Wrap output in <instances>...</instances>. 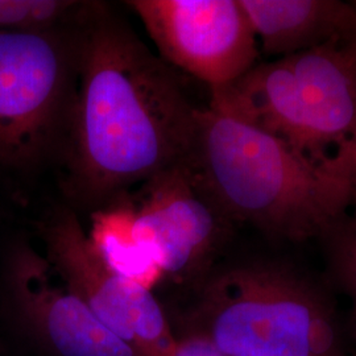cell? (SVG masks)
<instances>
[{
	"instance_id": "6da1fadb",
	"label": "cell",
	"mask_w": 356,
	"mask_h": 356,
	"mask_svg": "<svg viewBox=\"0 0 356 356\" xmlns=\"http://www.w3.org/2000/svg\"><path fill=\"white\" fill-rule=\"evenodd\" d=\"M78 79L61 189L95 210L188 160L198 108L169 65L119 15L88 1L76 26Z\"/></svg>"
},
{
	"instance_id": "7a4b0ae2",
	"label": "cell",
	"mask_w": 356,
	"mask_h": 356,
	"mask_svg": "<svg viewBox=\"0 0 356 356\" xmlns=\"http://www.w3.org/2000/svg\"><path fill=\"white\" fill-rule=\"evenodd\" d=\"M186 161L232 225H251L270 239H322L351 209L354 154L316 163L211 106L198 108Z\"/></svg>"
},
{
	"instance_id": "3957f363",
	"label": "cell",
	"mask_w": 356,
	"mask_h": 356,
	"mask_svg": "<svg viewBox=\"0 0 356 356\" xmlns=\"http://www.w3.org/2000/svg\"><path fill=\"white\" fill-rule=\"evenodd\" d=\"M188 329L229 356H342L329 297L275 260L216 267L197 288Z\"/></svg>"
},
{
	"instance_id": "277c9868",
	"label": "cell",
	"mask_w": 356,
	"mask_h": 356,
	"mask_svg": "<svg viewBox=\"0 0 356 356\" xmlns=\"http://www.w3.org/2000/svg\"><path fill=\"white\" fill-rule=\"evenodd\" d=\"M209 106L279 138L316 163L354 154L356 38L257 63Z\"/></svg>"
},
{
	"instance_id": "5b68a950",
	"label": "cell",
	"mask_w": 356,
	"mask_h": 356,
	"mask_svg": "<svg viewBox=\"0 0 356 356\" xmlns=\"http://www.w3.org/2000/svg\"><path fill=\"white\" fill-rule=\"evenodd\" d=\"M76 22L0 32V179L26 181L60 165L76 101Z\"/></svg>"
},
{
	"instance_id": "8992f818",
	"label": "cell",
	"mask_w": 356,
	"mask_h": 356,
	"mask_svg": "<svg viewBox=\"0 0 356 356\" xmlns=\"http://www.w3.org/2000/svg\"><path fill=\"white\" fill-rule=\"evenodd\" d=\"M42 254L65 285L139 356H172L177 335L159 300L107 267L76 210L58 204L40 225Z\"/></svg>"
},
{
	"instance_id": "52a82bcc",
	"label": "cell",
	"mask_w": 356,
	"mask_h": 356,
	"mask_svg": "<svg viewBox=\"0 0 356 356\" xmlns=\"http://www.w3.org/2000/svg\"><path fill=\"white\" fill-rule=\"evenodd\" d=\"M136 227L164 279L197 288L216 267L232 223L206 195L188 161L131 191Z\"/></svg>"
},
{
	"instance_id": "ba28073f",
	"label": "cell",
	"mask_w": 356,
	"mask_h": 356,
	"mask_svg": "<svg viewBox=\"0 0 356 356\" xmlns=\"http://www.w3.org/2000/svg\"><path fill=\"white\" fill-rule=\"evenodd\" d=\"M170 67L222 89L257 64L259 44L239 0H132Z\"/></svg>"
},
{
	"instance_id": "9c48e42d",
	"label": "cell",
	"mask_w": 356,
	"mask_h": 356,
	"mask_svg": "<svg viewBox=\"0 0 356 356\" xmlns=\"http://www.w3.org/2000/svg\"><path fill=\"white\" fill-rule=\"evenodd\" d=\"M7 313L53 356H139L97 318L28 242L8 250L1 272Z\"/></svg>"
},
{
	"instance_id": "30bf717a",
	"label": "cell",
	"mask_w": 356,
	"mask_h": 356,
	"mask_svg": "<svg viewBox=\"0 0 356 356\" xmlns=\"http://www.w3.org/2000/svg\"><path fill=\"white\" fill-rule=\"evenodd\" d=\"M261 51L286 57L356 38L354 3L341 0H239Z\"/></svg>"
},
{
	"instance_id": "8fae6325",
	"label": "cell",
	"mask_w": 356,
	"mask_h": 356,
	"mask_svg": "<svg viewBox=\"0 0 356 356\" xmlns=\"http://www.w3.org/2000/svg\"><path fill=\"white\" fill-rule=\"evenodd\" d=\"M94 251L116 275L152 291L164 280L136 227V211L131 191H123L91 211L86 231Z\"/></svg>"
},
{
	"instance_id": "7c38bea8",
	"label": "cell",
	"mask_w": 356,
	"mask_h": 356,
	"mask_svg": "<svg viewBox=\"0 0 356 356\" xmlns=\"http://www.w3.org/2000/svg\"><path fill=\"white\" fill-rule=\"evenodd\" d=\"M88 1L0 0V32H45L73 26Z\"/></svg>"
},
{
	"instance_id": "4fadbf2b",
	"label": "cell",
	"mask_w": 356,
	"mask_h": 356,
	"mask_svg": "<svg viewBox=\"0 0 356 356\" xmlns=\"http://www.w3.org/2000/svg\"><path fill=\"white\" fill-rule=\"evenodd\" d=\"M322 239L331 273L351 300L356 327V213H347Z\"/></svg>"
},
{
	"instance_id": "5bb4252c",
	"label": "cell",
	"mask_w": 356,
	"mask_h": 356,
	"mask_svg": "<svg viewBox=\"0 0 356 356\" xmlns=\"http://www.w3.org/2000/svg\"><path fill=\"white\" fill-rule=\"evenodd\" d=\"M172 356H229L202 334L186 330L177 337Z\"/></svg>"
},
{
	"instance_id": "9a60e30c",
	"label": "cell",
	"mask_w": 356,
	"mask_h": 356,
	"mask_svg": "<svg viewBox=\"0 0 356 356\" xmlns=\"http://www.w3.org/2000/svg\"><path fill=\"white\" fill-rule=\"evenodd\" d=\"M353 213H356V141L354 148V172H353V201H351Z\"/></svg>"
},
{
	"instance_id": "2e32d148",
	"label": "cell",
	"mask_w": 356,
	"mask_h": 356,
	"mask_svg": "<svg viewBox=\"0 0 356 356\" xmlns=\"http://www.w3.org/2000/svg\"><path fill=\"white\" fill-rule=\"evenodd\" d=\"M354 3V6H355V10H356V1H353Z\"/></svg>"
}]
</instances>
